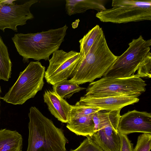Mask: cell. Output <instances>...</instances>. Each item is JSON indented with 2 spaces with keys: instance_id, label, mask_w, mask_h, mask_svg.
Segmentation results:
<instances>
[{
  "instance_id": "1",
  "label": "cell",
  "mask_w": 151,
  "mask_h": 151,
  "mask_svg": "<svg viewBox=\"0 0 151 151\" xmlns=\"http://www.w3.org/2000/svg\"><path fill=\"white\" fill-rule=\"evenodd\" d=\"M68 27L34 33L15 34L12 37L17 50L24 63L29 59L49 60L50 55L58 50L64 40Z\"/></svg>"
},
{
  "instance_id": "2",
  "label": "cell",
  "mask_w": 151,
  "mask_h": 151,
  "mask_svg": "<svg viewBox=\"0 0 151 151\" xmlns=\"http://www.w3.org/2000/svg\"><path fill=\"white\" fill-rule=\"evenodd\" d=\"M28 143L26 151H67L68 141L63 130L55 126L35 106L28 113Z\"/></svg>"
},
{
  "instance_id": "3",
  "label": "cell",
  "mask_w": 151,
  "mask_h": 151,
  "mask_svg": "<svg viewBox=\"0 0 151 151\" xmlns=\"http://www.w3.org/2000/svg\"><path fill=\"white\" fill-rule=\"evenodd\" d=\"M117 57L109 49L103 31L87 54L81 57L69 80L78 85L92 82L103 76Z\"/></svg>"
},
{
  "instance_id": "4",
  "label": "cell",
  "mask_w": 151,
  "mask_h": 151,
  "mask_svg": "<svg viewBox=\"0 0 151 151\" xmlns=\"http://www.w3.org/2000/svg\"><path fill=\"white\" fill-rule=\"evenodd\" d=\"M45 67L38 61L31 62L1 99L13 105H22L34 98L44 84Z\"/></svg>"
},
{
  "instance_id": "5",
  "label": "cell",
  "mask_w": 151,
  "mask_h": 151,
  "mask_svg": "<svg viewBox=\"0 0 151 151\" xmlns=\"http://www.w3.org/2000/svg\"><path fill=\"white\" fill-rule=\"evenodd\" d=\"M111 6L96 17L103 22L118 24L151 20V0H113Z\"/></svg>"
},
{
  "instance_id": "6",
  "label": "cell",
  "mask_w": 151,
  "mask_h": 151,
  "mask_svg": "<svg viewBox=\"0 0 151 151\" xmlns=\"http://www.w3.org/2000/svg\"><path fill=\"white\" fill-rule=\"evenodd\" d=\"M147 84L136 74L122 78L103 77L90 83L85 95L95 97L125 95L138 97L144 92Z\"/></svg>"
},
{
  "instance_id": "7",
  "label": "cell",
  "mask_w": 151,
  "mask_h": 151,
  "mask_svg": "<svg viewBox=\"0 0 151 151\" xmlns=\"http://www.w3.org/2000/svg\"><path fill=\"white\" fill-rule=\"evenodd\" d=\"M121 55L117 56L103 77L125 78L134 75L141 63L150 52L151 39L145 40L142 35L133 39Z\"/></svg>"
},
{
  "instance_id": "8",
  "label": "cell",
  "mask_w": 151,
  "mask_h": 151,
  "mask_svg": "<svg viewBox=\"0 0 151 151\" xmlns=\"http://www.w3.org/2000/svg\"><path fill=\"white\" fill-rule=\"evenodd\" d=\"M81 57L80 52L73 51L66 52L58 50L54 52L45 71L47 82L53 85L71 77Z\"/></svg>"
},
{
  "instance_id": "9",
  "label": "cell",
  "mask_w": 151,
  "mask_h": 151,
  "mask_svg": "<svg viewBox=\"0 0 151 151\" xmlns=\"http://www.w3.org/2000/svg\"><path fill=\"white\" fill-rule=\"evenodd\" d=\"M36 0L26 1L20 4L6 5L0 3V29L4 32L6 28L17 32V27L27 23V20L34 16L30 9Z\"/></svg>"
},
{
  "instance_id": "10",
  "label": "cell",
  "mask_w": 151,
  "mask_h": 151,
  "mask_svg": "<svg viewBox=\"0 0 151 151\" xmlns=\"http://www.w3.org/2000/svg\"><path fill=\"white\" fill-rule=\"evenodd\" d=\"M117 131L127 135L134 132L151 134V114L134 110L128 111L119 118Z\"/></svg>"
},
{
  "instance_id": "11",
  "label": "cell",
  "mask_w": 151,
  "mask_h": 151,
  "mask_svg": "<svg viewBox=\"0 0 151 151\" xmlns=\"http://www.w3.org/2000/svg\"><path fill=\"white\" fill-rule=\"evenodd\" d=\"M139 101L138 97L133 96L116 95L95 97L84 95L76 104L112 111L121 110L124 107L137 103Z\"/></svg>"
},
{
  "instance_id": "12",
  "label": "cell",
  "mask_w": 151,
  "mask_h": 151,
  "mask_svg": "<svg viewBox=\"0 0 151 151\" xmlns=\"http://www.w3.org/2000/svg\"><path fill=\"white\" fill-rule=\"evenodd\" d=\"M43 99L52 115L62 123L69 122L72 105L52 90L45 91Z\"/></svg>"
},
{
  "instance_id": "13",
  "label": "cell",
  "mask_w": 151,
  "mask_h": 151,
  "mask_svg": "<svg viewBox=\"0 0 151 151\" xmlns=\"http://www.w3.org/2000/svg\"><path fill=\"white\" fill-rule=\"evenodd\" d=\"M87 137H89L103 151L120 150V134L110 126L96 131L91 136Z\"/></svg>"
},
{
  "instance_id": "14",
  "label": "cell",
  "mask_w": 151,
  "mask_h": 151,
  "mask_svg": "<svg viewBox=\"0 0 151 151\" xmlns=\"http://www.w3.org/2000/svg\"><path fill=\"white\" fill-rule=\"evenodd\" d=\"M104 1L102 0H66L65 11L69 16L83 13L89 9L96 10L99 12L106 9Z\"/></svg>"
},
{
  "instance_id": "15",
  "label": "cell",
  "mask_w": 151,
  "mask_h": 151,
  "mask_svg": "<svg viewBox=\"0 0 151 151\" xmlns=\"http://www.w3.org/2000/svg\"><path fill=\"white\" fill-rule=\"evenodd\" d=\"M93 114L72 118L67 123L66 127L77 135L90 136L95 132Z\"/></svg>"
},
{
  "instance_id": "16",
  "label": "cell",
  "mask_w": 151,
  "mask_h": 151,
  "mask_svg": "<svg viewBox=\"0 0 151 151\" xmlns=\"http://www.w3.org/2000/svg\"><path fill=\"white\" fill-rule=\"evenodd\" d=\"M23 139L16 131L0 130V151H22Z\"/></svg>"
},
{
  "instance_id": "17",
  "label": "cell",
  "mask_w": 151,
  "mask_h": 151,
  "mask_svg": "<svg viewBox=\"0 0 151 151\" xmlns=\"http://www.w3.org/2000/svg\"><path fill=\"white\" fill-rule=\"evenodd\" d=\"M121 110H100L93 114V119L95 124V132L108 126L117 130Z\"/></svg>"
},
{
  "instance_id": "18",
  "label": "cell",
  "mask_w": 151,
  "mask_h": 151,
  "mask_svg": "<svg viewBox=\"0 0 151 151\" xmlns=\"http://www.w3.org/2000/svg\"><path fill=\"white\" fill-rule=\"evenodd\" d=\"M52 86L53 91L63 99H69L74 93L86 89L68 79L60 81Z\"/></svg>"
},
{
  "instance_id": "19",
  "label": "cell",
  "mask_w": 151,
  "mask_h": 151,
  "mask_svg": "<svg viewBox=\"0 0 151 151\" xmlns=\"http://www.w3.org/2000/svg\"><path fill=\"white\" fill-rule=\"evenodd\" d=\"M12 66L7 48L0 36V80L9 81L12 74Z\"/></svg>"
},
{
  "instance_id": "20",
  "label": "cell",
  "mask_w": 151,
  "mask_h": 151,
  "mask_svg": "<svg viewBox=\"0 0 151 151\" xmlns=\"http://www.w3.org/2000/svg\"><path fill=\"white\" fill-rule=\"evenodd\" d=\"M103 31L98 25H96L80 39V52L81 57L85 56L101 33Z\"/></svg>"
},
{
  "instance_id": "21",
  "label": "cell",
  "mask_w": 151,
  "mask_h": 151,
  "mask_svg": "<svg viewBox=\"0 0 151 151\" xmlns=\"http://www.w3.org/2000/svg\"><path fill=\"white\" fill-rule=\"evenodd\" d=\"M100 110L101 109L99 108L75 104V105L72 106L70 114V120L74 117L93 114Z\"/></svg>"
},
{
  "instance_id": "22",
  "label": "cell",
  "mask_w": 151,
  "mask_h": 151,
  "mask_svg": "<svg viewBox=\"0 0 151 151\" xmlns=\"http://www.w3.org/2000/svg\"><path fill=\"white\" fill-rule=\"evenodd\" d=\"M151 148V134L143 133L138 136L133 151H150Z\"/></svg>"
},
{
  "instance_id": "23",
  "label": "cell",
  "mask_w": 151,
  "mask_h": 151,
  "mask_svg": "<svg viewBox=\"0 0 151 151\" xmlns=\"http://www.w3.org/2000/svg\"><path fill=\"white\" fill-rule=\"evenodd\" d=\"M136 75L140 78L151 77V53L150 52L140 63Z\"/></svg>"
},
{
  "instance_id": "24",
  "label": "cell",
  "mask_w": 151,
  "mask_h": 151,
  "mask_svg": "<svg viewBox=\"0 0 151 151\" xmlns=\"http://www.w3.org/2000/svg\"><path fill=\"white\" fill-rule=\"evenodd\" d=\"M70 151H103L88 137H87L76 149Z\"/></svg>"
},
{
  "instance_id": "25",
  "label": "cell",
  "mask_w": 151,
  "mask_h": 151,
  "mask_svg": "<svg viewBox=\"0 0 151 151\" xmlns=\"http://www.w3.org/2000/svg\"><path fill=\"white\" fill-rule=\"evenodd\" d=\"M121 147L120 151H133V144L129 139L127 135L120 134Z\"/></svg>"
},
{
  "instance_id": "26",
  "label": "cell",
  "mask_w": 151,
  "mask_h": 151,
  "mask_svg": "<svg viewBox=\"0 0 151 151\" xmlns=\"http://www.w3.org/2000/svg\"><path fill=\"white\" fill-rule=\"evenodd\" d=\"M1 87L0 86V99H1V96H0V94L1 93Z\"/></svg>"
}]
</instances>
